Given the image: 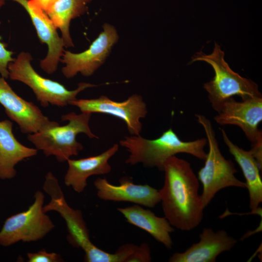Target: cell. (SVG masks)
I'll return each mask as SVG.
<instances>
[{
	"mask_svg": "<svg viewBox=\"0 0 262 262\" xmlns=\"http://www.w3.org/2000/svg\"><path fill=\"white\" fill-rule=\"evenodd\" d=\"M117 210L128 222L145 230L167 248H172L171 233L174 231V229L165 217L157 216L151 211L145 209L139 205L118 208Z\"/></svg>",
	"mask_w": 262,
	"mask_h": 262,
	"instance_id": "obj_18",
	"label": "cell"
},
{
	"mask_svg": "<svg viewBox=\"0 0 262 262\" xmlns=\"http://www.w3.org/2000/svg\"><path fill=\"white\" fill-rule=\"evenodd\" d=\"M195 116L204 129L209 145L204 165L200 168L197 175L203 186L200 196L202 206L205 208L220 190L228 187L245 188L246 185L235 177L237 171L234 164L221 153L211 121L202 115L196 114Z\"/></svg>",
	"mask_w": 262,
	"mask_h": 262,
	"instance_id": "obj_6",
	"label": "cell"
},
{
	"mask_svg": "<svg viewBox=\"0 0 262 262\" xmlns=\"http://www.w3.org/2000/svg\"><path fill=\"white\" fill-rule=\"evenodd\" d=\"M34 198L27 210L6 219L0 230V246H8L19 241H37L53 229L54 224L43 210L44 194L37 191Z\"/></svg>",
	"mask_w": 262,
	"mask_h": 262,
	"instance_id": "obj_8",
	"label": "cell"
},
{
	"mask_svg": "<svg viewBox=\"0 0 262 262\" xmlns=\"http://www.w3.org/2000/svg\"><path fill=\"white\" fill-rule=\"evenodd\" d=\"M31 54L20 52L8 66L9 77L28 85L34 93L37 100L43 107L49 104L64 107L77 99V95L84 89L96 86L90 83L81 82L73 90H69L62 84L45 78L39 75L33 67Z\"/></svg>",
	"mask_w": 262,
	"mask_h": 262,
	"instance_id": "obj_7",
	"label": "cell"
},
{
	"mask_svg": "<svg viewBox=\"0 0 262 262\" xmlns=\"http://www.w3.org/2000/svg\"><path fill=\"white\" fill-rule=\"evenodd\" d=\"M119 143L130 152L126 164L134 165L142 163L146 167H157L161 171H163L165 162L178 153L188 154L204 161L207 156L204 149L207 144L206 138L183 141L172 128L154 139L131 135L125 136Z\"/></svg>",
	"mask_w": 262,
	"mask_h": 262,
	"instance_id": "obj_2",
	"label": "cell"
},
{
	"mask_svg": "<svg viewBox=\"0 0 262 262\" xmlns=\"http://www.w3.org/2000/svg\"><path fill=\"white\" fill-rule=\"evenodd\" d=\"M103 28V31L85 51L74 53L64 50L60 62L66 65L62 69L65 77L71 78L78 73L90 76L104 63L118 36L113 26L105 23Z\"/></svg>",
	"mask_w": 262,
	"mask_h": 262,
	"instance_id": "obj_10",
	"label": "cell"
},
{
	"mask_svg": "<svg viewBox=\"0 0 262 262\" xmlns=\"http://www.w3.org/2000/svg\"><path fill=\"white\" fill-rule=\"evenodd\" d=\"M250 150L253 156L256 160L259 168L262 170V137L259 138L254 143Z\"/></svg>",
	"mask_w": 262,
	"mask_h": 262,
	"instance_id": "obj_23",
	"label": "cell"
},
{
	"mask_svg": "<svg viewBox=\"0 0 262 262\" xmlns=\"http://www.w3.org/2000/svg\"><path fill=\"white\" fill-rule=\"evenodd\" d=\"M221 131L223 141L229 152L243 172L249 194V207L252 211H255L262 202V181L260 174L261 170L250 150H245L234 144L225 130L221 129Z\"/></svg>",
	"mask_w": 262,
	"mask_h": 262,
	"instance_id": "obj_19",
	"label": "cell"
},
{
	"mask_svg": "<svg viewBox=\"0 0 262 262\" xmlns=\"http://www.w3.org/2000/svg\"><path fill=\"white\" fill-rule=\"evenodd\" d=\"M120 184L110 183L105 178L94 181L97 196L102 200L115 202H129L153 208L161 202L159 190L147 185L134 184L132 179L123 177Z\"/></svg>",
	"mask_w": 262,
	"mask_h": 262,
	"instance_id": "obj_14",
	"label": "cell"
},
{
	"mask_svg": "<svg viewBox=\"0 0 262 262\" xmlns=\"http://www.w3.org/2000/svg\"><path fill=\"white\" fill-rule=\"evenodd\" d=\"M224 57V52L215 42L211 54L199 52L192 57L191 63L204 61L211 65L214 70L213 79L203 85L208 94L213 108L216 111L224 101L234 96L240 97L242 100L262 97L258 84L233 71L226 62Z\"/></svg>",
	"mask_w": 262,
	"mask_h": 262,
	"instance_id": "obj_5",
	"label": "cell"
},
{
	"mask_svg": "<svg viewBox=\"0 0 262 262\" xmlns=\"http://www.w3.org/2000/svg\"><path fill=\"white\" fill-rule=\"evenodd\" d=\"M91 116V114L88 113H68L61 117L62 121H68L66 125L58 124L28 134L27 139L46 156H54L59 162L67 161L83 149V146L76 140L78 134L84 133L91 139L98 138L90 128Z\"/></svg>",
	"mask_w": 262,
	"mask_h": 262,
	"instance_id": "obj_3",
	"label": "cell"
},
{
	"mask_svg": "<svg viewBox=\"0 0 262 262\" xmlns=\"http://www.w3.org/2000/svg\"><path fill=\"white\" fill-rule=\"evenodd\" d=\"M200 240L183 252L174 253L170 262H215L221 253L230 250L237 241L225 230L213 231L204 228L199 235Z\"/></svg>",
	"mask_w": 262,
	"mask_h": 262,
	"instance_id": "obj_15",
	"label": "cell"
},
{
	"mask_svg": "<svg viewBox=\"0 0 262 262\" xmlns=\"http://www.w3.org/2000/svg\"><path fill=\"white\" fill-rule=\"evenodd\" d=\"M13 54V52L7 50L4 44L0 42V74L5 79L9 77V64L15 60L12 57Z\"/></svg>",
	"mask_w": 262,
	"mask_h": 262,
	"instance_id": "obj_22",
	"label": "cell"
},
{
	"mask_svg": "<svg viewBox=\"0 0 262 262\" xmlns=\"http://www.w3.org/2000/svg\"><path fill=\"white\" fill-rule=\"evenodd\" d=\"M43 189L51 197L50 202L44 206V211H56L65 220L68 232V240L73 246L83 251L85 261L114 262V253L103 251L91 242L81 211L68 205L57 178L50 172L46 175Z\"/></svg>",
	"mask_w": 262,
	"mask_h": 262,
	"instance_id": "obj_4",
	"label": "cell"
},
{
	"mask_svg": "<svg viewBox=\"0 0 262 262\" xmlns=\"http://www.w3.org/2000/svg\"><path fill=\"white\" fill-rule=\"evenodd\" d=\"M0 104L24 133H35L59 124L50 120L33 103L17 95L2 77H0Z\"/></svg>",
	"mask_w": 262,
	"mask_h": 262,
	"instance_id": "obj_12",
	"label": "cell"
},
{
	"mask_svg": "<svg viewBox=\"0 0 262 262\" xmlns=\"http://www.w3.org/2000/svg\"><path fill=\"white\" fill-rule=\"evenodd\" d=\"M215 122L221 125L239 127L251 143L262 137L258 125L262 120V97L250 98L241 101L233 97L224 101L217 109Z\"/></svg>",
	"mask_w": 262,
	"mask_h": 262,
	"instance_id": "obj_11",
	"label": "cell"
},
{
	"mask_svg": "<svg viewBox=\"0 0 262 262\" xmlns=\"http://www.w3.org/2000/svg\"><path fill=\"white\" fill-rule=\"evenodd\" d=\"M164 181L159 190L164 217L178 229L189 231L201 222L203 210L199 180L191 164L173 156L164 164Z\"/></svg>",
	"mask_w": 262,
	"mask_h": 262,
	"instance_id": "obj_1",
	"label": "cell"
},
{
	"mask_svg": "<svg viewBox=\"0 0 262 262\" xmlns=\"http://www.w3.org/2000/svg\"><path fill=\"white\" fill-rule=\"evenodd\" d=\"M38 150L21 144L13 133V123L0 120V179L10 180L16 174L15 166L22 160L36 155Z\"/></svg>",
	"mask_w": 262,
	"mask_h": 262,
	"instance_id": "obj_17",
	"label": "cell"
},
{
	"mask_svg": "<svg viewBox=\"0 0 262 262\" xmlns=\"http://www.w3.org/2000/svg\"><path fill=\"white\" fill-rule=\"evenodd\" d=\"M29 262H63L60 255L55 252H48L45 249L35 253H28Z\"/></svg>",
	"mask_w": 262,
	"mask_h": 262,
	"instance_id": "obj_21",
	"label": "cell"
},
{
	"mask_svg": "<svg viewBox=\"0 0 262 262\" xmlns=\"http://www.w3.org/2000/svg\"><path fill=\"white\" fill-rule=\"evenodd\" d=\"M91 0H55L45 11L55 26L59 29L64 46L73 47L69 33L71 20L83 14Z\"/></svg>",
	"mask_w": 262,
	"mask_h": 262,
	"instance_id": "obj_20",
	"label": "cell"
},
{
	"mask_svg": "<svg viewBox=\"0 0 262 262\" xmlns=\"http://www.w3.org/2000/svg\"><path fill=\"white\" fill-rule=\"evenodd\" d=\"M31 2L42 9L44 11L55 0H29Z\"/></svg>",
	"mask_w": 262,
	"mask_h": 262,
	"instance_id": "obj_24",
	"label": "cell"
},
{
	"mask_svg": "<svg viewBox=\"0 0 262 262\" xmlns=\"http://www.w3.org/2000/svg\"><path fill=\"white\" fill-rule=\"evenodd\" d=\"M6 0H0V9L4 4Z\"/></svg>",
	"mask_w": 262,
	"mask_h": 262,
	"instance_id": "obj_25",
	"label": "cell"
},
{
	"mask_svg": "<svg viewBox=\"0 0 262 262\" xmlns=\"http://www.w3.org/2000/svg\"><path fill=\"white\" fill-rule=\"evenodd\" d=\"M69 104L78 107L82 112L102 113L117 117L124 121L131 135H140L142 124L140 120L145 117L147 113L142 97L136 94L121 102L101 96L97 98L76 99Z\"/></svg>",
	"mask_w": 262,
	"mask_h": 262,
	"instance_id": "obj_9",
	"label": "cell"
},
{
	"mask_svg": "<svg viewBox=\"0 0 262 262\" xmlns=\"http://www.w3.org/2000/svg\"><path fill=\"white\" fill-rule=\"evenodd\" d=\"M118 147V145L115 144L98 155L78 160H67L68 168L64 177L66 186L81 193L87 186V180L89 177L109 173L112 169L109 160L116 153Z\"/></svg>",
	"mask_w": 262,
	"mask_h": 262,
	"instance_id": "obj_16",
	"label": "cell"
},
{
	"mask_svg": "<svg viewBox=\"0 0 262 262\" xmlns=\"http://www.w3.org/2000/svg\"><path fill=\"white\" fill-rule=\"evenodd\" d=\"M20 4L26 10L42 43L48 46L46 57L40 61L41 68L47 73L51 74L56 71L61 58L64 53V44L60 37L57 28L45 12L29 0H12Z\"/></svg>",
	"mask_w": 262,
	"mask_h": 262,
	"instance_id": "obj_13",
	"label": "cell"
}]
</instances>
